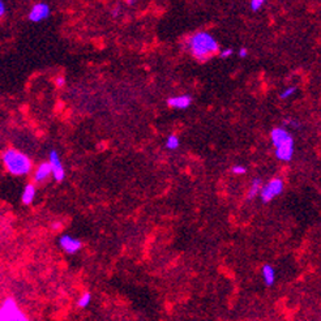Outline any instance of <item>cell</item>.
<instances>
[{
  "label": "cell",
  "mask_w": 321,
  "mask_h": 321,
  "mask_svg": "<svg viewBox=\"0 0 321 321\" xmlns=\"http://www.w3.org/2000/svg\"><path fill=\"white\" fill-rule=\"evenodd\" d=\"M187 47L191 55L199 62H205L219 51V45L216 38L206 31H199L191 35L187 41Z\"/></svg>",
  "instance_id": "cell-1"
},
{
  "label": "cell",
  "mask_w": 321,
  "mask_h": 321,
  "mask_svg": "<svg viewBox=\"0 0 321 321\" xmlns=\"http://www.w3.org/2000/svg\"><path fill=\"white\" fill-rule=\"evenodd\" d=\"M270 140L274 146V153L277 158L282 162H290L294 157V148H295L293 135L285 127H276L272 129Z\"/></svg>",
  "instance_id": "cell-2"
},
{
  "label": "cell",
  "mask_w": 321,
  "mask_h": 321,
  "mask_svg": "<svg viewBox=\"0 0 321 321\" xmlns=\"http://www.w3.org/2000/svg\"><path fill=\"white\" fill-rule=\"evenodd\" d=\"M3 163L7 171L13 175H26L31 171V161L29 157L16 149H8L3 154Z\"/></svg>",
  "instance_id": "cell-3"
},
{
  "label": "cell",
  "mask_w": 321,
  "mask_h": 321,
  "mask_svg": "<svg viewBox=\"0 0 321 321\" xmlns=\"http://www.w3.org/2000/svg\"><path fill=\"white\" fill-rule=\"evenodd\" d=\"M0 321H29V317L13 298H6L0 306Z\"/></svg>",
  "instance_id": "cell-4"
},
{
  "label": "cell",
  "mask_w": 321,
  "mask_h": 321,
  "mask_svg": "<svg viewBox=\"0 0 321 321\" xmlns=\"http://www.w3.org/2000/svg\"><path fill=\"white\" fill-rule=\"evenodd\" d=\"M285 183L281 178H273L270 179L267 184H264L260 190V199L264 204H268V202L272 201L274 197L279 196L284 191Z\"/></svg>",
  "instance_id": "cell-5"
},
{
  "label": "cell",
  "mask_w": 321,
  "mask_h": 321,
  "mask_svg": "<svg viewBox=\"0 0 321 321\" xmlns=\"http://www.w3.org/2000/svg\"><path fill=\"white\" fill-rule=\"evenodd\" d=\"M49 165L51 167V175L54 176V179L56 182H63L66 178V171H64V166H63L59 153L56 150L50 152Z\"/></svg>",
  "instance_id": "cell-6"
},
{
  "label": "cell",
  "mask_w": 321,
  "mask_h": 321,
  "mask_svg": "<svg viewBox=\"0 0 321 321\" xmlns=\"http://www.w3.org/2000/svg\"><path fill=\"white\" fill-rule=\"evenodd\" d=\"M59 246L66 253H68V255H74V253H77L81 250L83 243H81V240H79V239L66 234V235H62L59 238Z\"/></svg>",
  "instance_id": "cell-7"
},
{
  "label": "cell",
  "mask_w": 321,
  "mask_h": 321,
  "mask_svg": "<svg viewBox=\"0 0 321 321\" xmlns=\"http://www.w3.org/2000/svg\"><path fill=\"white\" fill-rule=\"evenodd\" d=\"M50 13H51V8H50L49 4L37 3L29 12V20L33 21V23H40V21H43L45 18L49 17Z\"/></svg>",
  "instance_id": "cell-8"
},
{
  "label": "cell",
  "mask_w": 321,
  "mask_h": 321,
  "mask_svg": "<svg viewBox=\"0 0 321 321\" xmlns=\"http://www.w3.org/2000/svg\"><path fill=\"white\" fill-rule=\"evenodd\" d=\"M192 103V97L188 94H183V96H175L167 100V105L170 107L176 108V110H185Z\"/></svg>",
  "instance_id": "cell-9"
},
{
  "label": "cell",
  "mask_w": 321,
  "mask_h": 321,
  "mask_svg": "<svg viewBox=\"0 0 321 321\" xmlns=\"http://www.w3.org/2000/svg\"><path fill=\"white\" fill-rule=\"evenodd\" d=\"M50 175H51V167H50L49 162H43L41 163V165L38 166L37 170H35L34 180L38 183L45 182L46 179H49Z\"/></svg>",
  "instance_id": "cell-10"
},
{
  "label": "cell",
  "mask_w": 321,
  "mask_h": 321,
  "mask_svg": "<svg viewBox=\"0 0 321 321\" xmlns=\"http://www.w3.org/2000/svg\"><path fill=\"white\" fill-rule=\"evenodd\" d=\"M261 274H262V279H264V284L267 286H272L274 282H276V270L272 265L265 264L261 269Z\"/></svg>",
  "instance_id": "cell-11"
},
{
  "label": "cell",
  "mask_w": 321,
  "mask_h": 321,
  "mask_svg": "<svg viewBox=\"0 0 321 321\" xmlns=\"http://www.w3.org/2000/svg\"><path fill=\"white\" fill-rule=\"evenodd\" d=\"M35 185L34 184H28L24 188L23 196H21V201L24 205H30L33 202V200L35 199Z\"/></svg>",
  "instance_id": "cell-12"
},
{
  "label": "cell",
  "mask_w": 321,
  "mask_h": 321,
  "mask_svg": "<svg viewBox=\"0 0 321 321\" xmlns=\"http://www.w3.org/2000/svg\"><path fill=\"white\" fill-rule=\"evenodd\" d=\"M262 187V180L260 178H256L253 179L252 184H251L250 190H248V194H247V199L248 200H253L257 195L260 194V190Z\"/></svg>",
  "instance_id": "cell-13"
},
{
  "label": "cell",
  "mask_w": 321,
  "mask_h": 321,
  "mask_svg": "<svg viewBox=\"0 0 321 321\" xmlns=\"http://www.w3.org/2000/svg\"><path fill=\"white\" fill-rule=\"evenodd\" d=\"M179 145L180 140L176 135H170V136L167 137V140H166V148H167L168 150H175V149L179 148Z\"/></svg>",
  "instance_id": "cell-14"
},
{
  "label": "cell",
  "mask_w": 321,
  "mask_h": 321,
  "mask_svg": "<svg viewBox=\"0 0 321 321\" xmlns=\"http://www.w3.org/2000/svg\"><path fill=\"white\" fill-rule=\"evenodd\" d=\"M91 301V294L90 293H84L83 295L80 296V299L77 300V306L80 308H86L90 304Z\"/></svg>",
  "instance_id": "cell-15"
},
{
  "label": "cell",
  "mask_w": 321,
  "mask_h": 321,
  "mask_svg": "<svg viewBox=\"0 0 321 321\" xmlns=\"http://www.w3.org/2000/svg\"><path fill=\"white\" fill-rule=\"evenodd\" d=\"M296 91V88L295 86H290V88H286L284 91L281 93V96H279V98H282V100H286V98H290L293 94H295Z\"/></svg>",
  "instance_id": "cell-16"
},
{
  "label": "cell",
  "mask_w": 321,
  "mask_h": 321,
  "mask_svg": "<svg viewBox=\"0 0 321 321\" xmlns=\"http://www.w3.org/2000/svg\"><path fill=\"white\" fill-rule=\"evenodd\" d=\"M264 6V0H252L251 2V11L257 12L262 8Z\"/></svg>",
  "instance_id": "cell-17"
},
{
  "label": "cell",
  "mask_w": 321,
  "mask_h": 321,
  "mask_svg": "<svg viewBox=\"0 0 321 321\" xmlns=\"http://www.w3.org/2000/svg\"><path fill=\"white\" fill-rule=\"evenodd\" d=\"M231 171H233L235 175H244V174L247 173V167L242 165H235L231 167Z\"/></svg>",
  "instance_id": "cell-18"
},
{
  "label": "cell",
  "mask_w": 321,
  "mask_h": 321,
  "mask_svg": "<svg viewBox=\"0 0 321 321\" xmlns=\"http://www.w3.org/2000/svg\"><path fill=\"white\" fill-rule=\"evenodd\" d=\"M284 123H285V125H289V127H293V128L300 127V123H299L298 120H294V119H286Z\"/></svg>",
  "instance_id": "cell-19"
},
{
  "label": "cell",
  "mask_w": 321,
  "mask_h": 321,
  "mask_svg": "<svg viewBox=\"0 0 321 321\" xmlns=\"http://www.w3.org/2000/svg\"><path fill=\"white\" fill-rule=\"evenodd\" d=\"M231 55H233V50L224 49L223 51H221V54H219V58H221V59H228V58H230Z\"/></svg>",
  "instance_id": "cell-20"
},
{
  "label": "cell",
  "mask_w": 321,
  "mask_h": 321,
  "mask_svg": "<svg viewBox=\"0 0 321 321\" xmlns=\"http://www.w3.org/2000/svg\"><path fill=\"white\" fill-rule=\"evenodd\" d=\"M55 83H56V85L59 86V88H62V86H64V84H66V79H64V77H58Z\"/></svg>",
  "instance_id": "cell-21"
},
{
  "label": "cell",
  "mask_w": 321,
  "mask_h": 321,
  "mask_svg": "<svg viewBox=\"0 0 321 321\" xmlns=\"http://www.w3.org/2000/svg\"><path fill=\"white\" fill-rule=\"evenodd\" d=\"M248 55V50L246 47H242V49L239 50V58H246Z\"/></svg>",
  "instance_id": "cell-22"
},
{
  "label": "cell",
  "mask_w": 321,
  "mask_h": 321,
  "mask_svg": "<svg viewBox=\"0 0 321 321\" xmlns=\"http://www.w3.org/2000/svg\"><path fill=\"white\" fill-rule=\"evenodd\" d=\"M52 228H54V229H59V228H60L59 222H55V224H54V226H52Z\"/></svg>",
  "instance_id": "cell-23"
}]
</instances>
